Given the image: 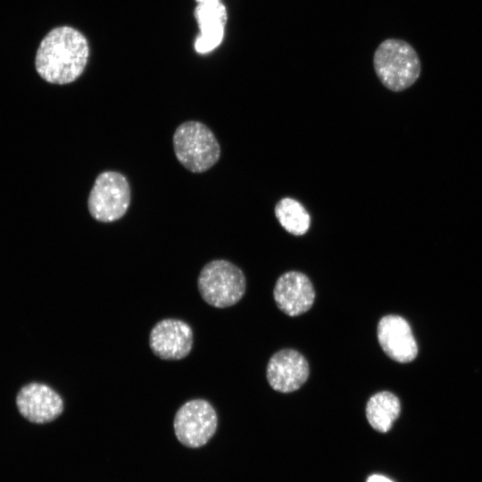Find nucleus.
I'll return each instance as SVG.
<instances>
[{"label": "nucleus", "mask_w": 482, "mask_h": 482, "mask_svg": "<svg viewBox=\"0 0 482 482\" xmlns=\"http://www.w3.org/2000/svg\"><path fill=\"white\" fill-rule=\"evenodd\" d=\"M309 373V363L303 355L288 348L274 353L266 370L270 386L281 393L299 389L306 382Z\"/></svg>", "instance_id": "obj_9"}, {"label": "nucleus", "mask_w": 482, "mask_h": 482, "mask_svg": "<svg viewBox=\"0 0 482 482\" xmlns=\"http://www.w3.org/2000/svg\"><path fill=\"white\" fill-rule=\"evenodd\" d=\"M197 287L205 303L213 307L225 308L241 300L246 282L237 266L227 260L218 259L203 267L197 278Z\"/></svg>", "instance_id": "obj_4"}, {"label": "nucleus", "mask_w": 482, "mask_h": 482, "mask_svg": "<svg viewBox=\"0 0 482 482\" xmlns=\"http://www.w3.org/2000/svg\"><path fill=\"white\" fill-rule=\"evenodd\" d=\"M274 211L280 225L290 234L303 236L309 230L311 216L297 200L284 197L278 202Z\"/></svg>", "instance_id": "obj_14"}, {"label": "nucleus", "mask_w": 482, "mask_h": 482, "mask_svg": "<svg viewBox=\"0 0 482 482\" xmlns=\"http://www.w3.org/2000/svg\"><path fill=\"white\" fill-rule=\"evenodd\" d=\"M16 403L21 414L28 420L44 424L57 419L63 411L61 395L47 385L30 383L18 393Z\"/></svg>", "instance_id": "obj_8"}, {"label": "nucleus", "mask_w": 482, "mask_h": 482, "mask_svg": "<svg viewBox=\"0 0 482 482\" xmlns=\"http://www.w3.org/2000/svg\"><path fill=\"white\" fill-rule=\"evenodd\" d=\"M273 296L280 311L295 317L311 309L315 299V290L305 274L291 270L278 278Z\"/></svg>", "instance_id": "obj_10"}, {"label": "nucleus", "mask_w": 482, "mask_h": 482, "mask_svg": "<svg viewBox=\"0 0 482 482\" xmlns=\"http://www.w3.org/2000/svg\"><path fill=\"white\" fill-rule=\"evenodd\" d=\"M401 411L399 399L391 392L373 395L366 404V417L370 425L381 433L387 432Z\"/></svg>", "instance_id": "obj_13"}, {"label": "nucleus", "mask_w": 482, "mask_h": 482, "mask_svg": "<svg viewBox=\"0 0 482 482\" xmlns=\"http://www.w3.org/2000/svg\"><path fill=\"white\" fill-rule=\"evenodd\" d=\"M173 148L178 161L194 173L208 170L220 155V147L212 131L195 120L183 122L176 129Z\"/></svg>", "instance_id": "obj_3"}, {"label": "nucleus", "mask_w": 482, "mask_h": 482, "mask_svg": "<svg viewBox=\"0 0 482 482\" xmlns=\"http://www.w3.org/2000/svg\"><path fill=\"white\" fill-rule=\"evenodd\" d=\"M218 417L212 405L204 399H192L183 403L173 420L177 439L189 448L204 445L215 434Z\"/></svg>", "instance_id": "obj_6"}, {"label": "nucleus", "mask_w": 482, "mask_h": 482, "mask_svg": "<svg viewBox=\"0 0 482 482\" xmlns=\"http://www.w3.org/2000/svg\"><path fill=\"white\" fill-rule=\"evenodd\" d=\"M130 198V187L125 176L106 170L95 179L87 199L88 212L98 221L112 222L124 216Z\"/></svg>", "instance_id": "obj_5"}, {"label": "nucleus", "mask_w": 482, "mask_h": 482, "mask_svg": "<svg viewBox=\"0 0 482 482\" xmlns=\"http://www.w3.org/2000/svg\"><path fill=\"white\" fill-rule=\"evenodd\" d=\"M373 64L381 83L394 92L412 86L421 71L415 49L406 41L396 38H388L378 46Z\"/></svg>", "instance_id": "obj_2"}, {"label": "nucleus", "mask_w": 482, "mask_h": 482, "mask_svg": "<svg viewBox=\"0 0 482 482\" xmlns=\"http://www.w3.org/2000/svg\"><path fill=\"white\" fill-rule=\"evenodd\" d=\"M378 343L385 353L395 362H410L418 353V346L409 323L401 316H384L378 324Z\"/></svg>", "instance_id": "obj_11"}, {"label": "nucleus", "mask_w": 482, "mask_h": 482, "mask_svg": "<svg viewBox=\"0 0 482 482\" xmlns=\"http://www.w3.org/2000/svg\"><path fill=\"white\" fill-rule=\"evenodd\" d=\"M199 3H205V2H212V1H218V0H197Z\"/></svg>", "instance_id": "obj_16"}, {"label": "nucleus", "mask_w": 482, "mask_h": 482, "mask_svg": "<svg viewBox=\"0 0 482 482\" xmlns=\"http://www.w3.org/2000/svg\"><path fill=\"white\" fill-rule=\"evenodd\" d=\"M367 482H393L388 478L382 475H371L368 478Z\"/></svg>", "instance_id": "obj_15"}, {"label": "nucleus", "mask_w": 482, "mask_h": 482, "mask_svg": "<svg viewBox=\"0 0 482 482\" xmlns=\"http://www.w3.org/2000/svg\"><path fill=\"white\" fill-rule=\"evenodd\" d=\"M88 54L87 41L79 30L68 26L57 27L40 42L35 68L38 75L49 83L69 84L82 74Z\"/></svg>", "instance_id": "obj_1"}, {"label": "nucleus", "mask_w": 482, "mask_h": 482, "mask_svg": "<svg viewBox=\"0 0 482 482\" xmlns=\"http://www.w3.org/2000/svg\"><path fill=\"white\" fill-rule=\"evenodd\" d=\"M195 16L200 28V35L195 43V50L206 54L216 48L223 39L227 11L219 0L199 3Z\"/></svg>", "instance_id": "obj_12"}, {"label": "nucleus", "mask_w": 482, "mask_h": 482, "mask_svg": "<svg viewBox=\"0 0 482 482\" xmlns=\"http://www.w3.org/2000/svg\"><path fill=\"white\" fill-rule=\"evenodd\" d=\"M194 334L186 321L167 318L158 321L149 334V346L162 360L179 361L187 357L193 347Z\"/></svg>", "instance_id": "obj_7"}]
</instances>
